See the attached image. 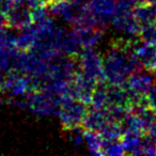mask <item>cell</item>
I'll use <instances>...</instances> for the list:
<instances>
[{
	"label": "cell",
	"mask_w": 156,
	"mask_h": 156,
	"mask_svg": "<svg viewBox=\"0 0 156 156\" xmlns=\"http://www.w3.org/2000/svg\"><path fill=\"white\" fill-rule=\"evenodd\" d=\"M87 103L74 98H67L61 105V120L69 128H74L83 122L88 112Z\"/></svg>",
	"instance_id": "1"
},
{
	"label": "cell",
	"mask_w": 156,
	"mask_h": 156,
	"mask_svg": "<svg viewBox=\"0 0 156 156\" xmlns=\"http://www.w3.org/2000/svg\"><path fill=\"white\" fill-rule=\"evenodd\" d=\"M141 64L150 69H156V46L154 44L145 43L136 51Z\"/></svg>",
	"instance_id": "2"
}]
</instances>
